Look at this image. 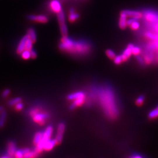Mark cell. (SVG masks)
<instances>
[{
    "mask_svg": "<svg viewBox=\"0 0 158 158\" xmlns=\"http://www.w3.org/2000/svg\"><path fill=\"white\" fill-rule=\"evenodd\" d=\"M98 99L105 114L110 118H115L119 113L115 96L112 89L105 86L101 87L98 93Z\"/></svg>",
    "mask_w": 158,
    "mask_h": 158,
    "instance_id": "6da1fadb",
    "label": "cell"
},
{
    "mask_svg": "<svg viewBox=\"0 0 158 158\" xmlns=\"http://www.w3.org/2000/svg\"><path fill=\"white\" fill-rule=\"evenodd\" d=\"M62 51L76 55H85L91 51L90 44L86 41H74L67 36L63 37L59 44Z\"/></svg>",
    "mask_w": 158,
    "mask_h": 158,
    "instance_id": "7a4b0ae2",
    "label": "cell"
},
{
    "mask_svg": "<svg viewBox=\"0 0 158 158\" xmlns=\"http://www.w3.org/2000/svg\"><path fill=\"white\" fill-rule=\"evenodd\" d=\"M145 25L152 29H154L158 22V12L154 10L145 9L142 12Z\"/></svg>",
    "mask_w": 158,
    "mask_h": 158,
    "instance_id": "3957f363",
    "label": "cell"
},
{
    "mask_svg": "<svg viewBox=\"0 0 158 158\" xmlns=\"http://www.w3.org/2000/svg\"><path fill=\"white\" fill-rule=\"evenodd\" d=\"M30 115L32 117L34 121L41 125L45 123L46 119L48 117V114L39 111L38 109L35 108L30 111Z\"/></svg>",
    "mask_w": 158,
    "mask_h": 158,
    "instance_id": "277c9868",
    "label": "cell"
},
{
    "mask_svg": "<svg viewBox=\"0 0 158 158\" xmlns=\"http://www.w3.org/2000/svg\"><path fill=\"white\" fill-rule=\"evenodd\" d=\"M57 18L58 23L59 25L60 31L63 37L67 36L68 35V29L67 27L66 23V18L64 11L62 10L61 12L57 14Z\"/></svg>",
    "mask_w": 158,
    "mask_h": 158,
    "instance_id": "5b68a950",
    "label": "cell"
},
{
    "mask_svg": "<svg viewBox=\"0 0 158 158\" xmlns=\"http://www.w3.org/2000/svg\"><path fill=\"white\" fill-rule=\"evenodd\" d=\"M27 19L30 21L37 22L38 23H41V24H46L49 21L48 17L45 15L31 14L27 16Z\"/></svg>",
    "mask_w": 158,
    "mask_h": 158,
    "instance_id": "8992f818",
    "label": "cell"
},
{
    "mask_svg": "<svg viewBox=\"0 0 158 158\" xmlns=\"http://www.w3.org/2000/svg\"><path fill=\"white\" fill-rule=\"evenodd\" d=\"M49 8L53 13L56 14L63 10L62 4L59 0H51L49 3Z\"/></svg>",
    "mask_w": 158,
    "mask_h": 158,
    "instance_id": "52a82bcc",
    "label": "cell"
},
{
    "mask_svg": "<svg viewBox=\"0 0 158 158\" xmlns=\"http://www.w3.org/2000/svg\"><path fill=\"white\" fill-rule=\"evenodd\" d=\"M65 130V125L64 123L61 122L60 123L57 128V132H56V140L58 142V143H59L62 142L63 139V133Z\"/></svg>",
    "mask_w": 158,
    "mask_h": 158,
    "instance_id": "ba28073f",
    "label": "cell"
},
{
    "mask_svg": "<svg viewBox=\"0 0 158 158\" xmlns=\"http://www.w3.org/2000/svg\"><path fill=\"white\" fill-rule=\"evenodd\" d=\"M122 11L128 17L135 18L138 20L142 18V14L140 11H136V10H124Z\"/></svg>",
    "mask_w": 158,
    "mask_h": 158,
    "instance_id": "9c48e42d",
    "label": "cell"
},
{
    "mask_svg": "<svg viewBox=\"0 0 158 158\" xmlns=\"http://www.w3.org/2000/svg\"><path fill=\"white\" fill-rule=\"evenodd\" d=\"M127 16L123 12V11H121L120 13V16H119V22H118V25L120 29H124L126 26V21H127Z\"/></svg>",
    "mask_w": 158,
    "mask_h": 158,
    "instance_id": "30bf717a",
    "label": "cell"
},
{
    "mask_svg": "<svg viewBox=\"0 0 158 158\" xmlns=\"http://www.w3.org/2000/svg\"><path fill=\"white\" fill-rule=\"evenodd\" d=\"M80 18V15L76 12L75 10L73 8H70L69 11V15H68V20L70 22H73L77 20Z\"/></svg>",
    "mask_w": 158,
    "mask_h": 158,
    "instance_id": "8fae6325",
    "label": "cell"
},
{
    "mask_svg": "<svg viewBox=\"0 0 158 158\" xmlns=\"http://www.w3.org/2000/svg\"><path fill=\"white\" fill-rule=\"evenodd\" d=\"M28 37L27 34L25 35L20 41L18 47L17 48V52L18 53H21L25 49V44H26V41L28 39Z\"/></svg>",
    "mask_w": 158,
    "mask_h": 158,
    "instance_id": "7c38bea8",
    "label": "cell"
},
{
    "mask_svg": "<svg viewBox=\"0 0 158 158\" xmlns=\"http://www.w3.org/2000/svg\"><path fill=\"white\" fill-rule=\"evenodd\" d=\"M133 46L134 45L133 44H129L128 46H127V48L124 50V51L123 52V53L121 55L123 61L126 60L129 58V56L132 54V49Z\"/></svg>",
    "mask_w": 158,
    "mask_h": 158,
    "instance_id": "4fadbf2b",
    "label": "cell"
},
{
    "mask_svg": "<svg viewBox=\"0 0 158 158\" xmlns=\"http://www.w3.org/2000/svg\"><path fill=\"white\" fill-rule=\"evenodd\" d=\"M58 143L56 139H48L47 140L44 145V150H50L53 149V147Z\"/></svg>",
    "mask_w": 158,
    "mask_h": 158,
    "instance_id": "5bb4252c",
    "label": "cell"
},
{
    "mask_svg": "<svg viewBox=\"0 0 158 158\" xmlns=\"http://www.w3.org/2000/svg\"><path fill=\"white\" fill-rule=\"evenodd\" d=\"M53 128L52 126H48L44 132H43V136L42 139L41 140H44V142H46L47 140L51 139V137L53 133Z\"/></svg>",
    "mask_w": 158,
    "mask_h": 158,
    "instance_id": "9a60e30c",
    "label": "cell"
},
{
    "mask_svg": "<svg viewBox=\"0 0 158 158\" xmlns=\"http://www.w3.org/2000/svg\"><path fill=\"white\" fill-rule=\"evenodd\" d=\"M16 150L17 147L15 143L13 141L10 142L7 145V153L8 154V156L12 157L13 155H14Z\"/></svg>",
    "mask_w": 158,
    "mask_h": 158,
    "instance_id": "2e32d148",
    "label": "cell"
},
{
    "mask_svg": "<svg viewBox=\"0 0 158 158\" xmlns=\"http://www.w3.org/2000/svg\"><path fill=\"white\" fill-rule=\"evenodd\" d=\"M85 101V97H81V98H79L77 99H75L73 100V102L71 104L70 106V108L73 110L76 107L81 105Z\"/></svg>",
    "mask_w": 158,
    "mask_h": 158,
    "instance_id": "e0dca14e",
    "label": "cell"
},
{
    "mask_svg": "<svg viewBox=\"0 0 158 158\" xmlns=\"http://www.w3.org/2000/svg\"><path fill=\"white\" fill-rule=\"evenodd\" d=\"M81 97H85V94L82 91H78V92L73 93L69 94L67 96V98L70 100H74L75 99L81 98Z\"/></svg>",
    "mask_w": 158,
    "mask_h": 158,
    "instance_id": "ac0fdd59",
    "label": "cell"
},
{
    "mask_svg": "<svg viewBox=\"0 0 158 158\" xmlns=\"http://www.w3.org/2000/svg\"><path fill=\"white\" fill-rule=\"evenodd\" d=\"M27 35L28 38L33 42H35L37 41V34L35 29L32 28H30L28 29Z\"/></svg>",
    "mask_w": 158,
    "mask_h": 158,
    "instance_id": "d6986e66",
    "label": "cell"
},
{
    "mask_svg": "<svg viewBox=\"0 0 158 158\" xmlns=\"http://www.w3.org/2000/svg\"><path fill=\"white\" fill-rule=\"evenodd\" d=\"M145 36L152 41H156L157 39H158V34H156V33H153L152 32L150 31H147L145 33Z\"/></svg>",
    "mask_w": 158,
    "mask_h": 158,
    "instance_id": "ffe728a7",
    "label": "cell"
},
{
    "mask_svg": "<svg viewBox=\"0 0 158 158\" xmlns=\"http://www.w3.org/2000/svg\"><path fill=\"white\" fill-rule=\"evenodd\" d=\"M7 117V114L6 111H2L0 112V128H3L5 124Z\"/></svg>",
    "mask_w": 158,
    "mask_h": 158,
    "instance_id": "44dd1931",
    "label": "cell"
},
{
    "mask_svg": "<svg viewBox=\"0 0 158 158\" xmlns=\"http://www.w3.org/2000/svg\"><path fill=\"white\" fill-rule=\"evenodd\" d=\"M42 136H43V133L41 132H38L35 133L34 138V140L33 142L34 143L35 145H37L42 139Z\"/></svg>",
    "mask_w": 158,
    "mask_h": 158,
    "instance_id": "7402d4cb",
    "label": "cell"
},
{
    "mask_svg": "<svg viewBox=\"0 0 158 158\" xmlns=\"http://www.w3.org/2000/svg\"><path fill=\"white\" fill-rule=\"evenodd\" d=\"M148 117L150 119H153L158 117V108L151 110L148 114Z\"/></svg>",
    "mask_w": 158,
    "mask_h": 158,
    "instance_id": "603a6c76",
    "label": "cell"
},
{
    "mask_svg": "<svg viewBox=\"0 0 158 158\" xmlns=\"http://www.w3.org/2000/svg\"><path fill=\"white\" fill-rule=\"evenodd\" d=\"M21 54V57L25 60L29 59L31 58V53H30V51L29 50L25 49Z\"/></svg>",
    "mask_w": 158,
    "mask_h": 158,
    "instance_id": "cb8c5ba5",
    "label": "cell"
},
{
    "mask_svg": "<svg viewBox=\"0 0 158 158\" xmlns=\"http://www.w3.org/2000/svg\"><path fill=\"white\" fill-rule=\"evenodd\" d=\"M21 102V98L20 97H17V98H14L13 99L10 100L8 103V104L10 106H13V105H15V104H17V103Z\"/></svg>",
    "mask_w": 158,
    "mask_h": 158,
    "instance_id": "d4e9b609",
    "label": "cell"
},
{
    "mask_svg": "<svg viewBox=\"0 0 158 158\" xmlns=\"http://www.w3.org/2000/svg\"><path fill=\"white\" fill-rule=\"evenodd\" d=\"M38 153L37 152H36L35 150L34 151H29L28 153H25L24 155V157H27V158H31V157H35L36 156H37Z\"/></svg>",
    "mask_w": 158,
    "mask_h": 158,
    "instance_id": "484cf974",
    "label": "cell"
},
{
    "mask_svg": "<svg viewBox=\"0 0 158 158\" xmlns=\"http://www.w3.org/2000/svg\"><path fill=\"white\" fill-rule=\"evenodd\" d=\"M33 42L29 38H28L27 41H26V44H25V49L31 51L32 49V45H33Z\"/></svg>",
    "mask_w": 158,
    "mask_h": 158,
    "instance_id": "4316f807",
    "label": "cell"
},
{
    "mask_svg": "<svg viewBox=\"0 0 158 158\" xmlns=\"http://www.w3.org/2000/svg\"><path fill=\"white\" fill-rule=\"evenodd\" d=\"M139 26H140V24L138 21H135L129 25V27L132 30H137L138 29H139Z\"/></svg>",
    "mask_w": 158,
    "mask_h": 158,
    "instance_id": "83f0119b",
    "label": "cell"
},
{
    "mask_svg": "<svg viewBox=\"0 0 158 158\" xmlns=\"http://www.w3.org/2000/svg\"><path fill=\"white\" fill-rule=\"evenodd\" d=\"M106 55L110 59H114V57L116 56L115 52L112 50H111V49H108V50H107V51H106Z\"/></svg>",
    "mask_w": 158,
    "mask_h": 158,
    "instance_id": "f1b7e54d",
    "label": "cell"
},
{
    "mask_svg": "<svg viewBox=\"0 0 158 158\" xmlns=\"http://www.w3.org/2000/svg\"><path fill=\"white\" fill-rule=\"evenodd\" d=\"M113 59H114V63H115L116 65H119V64H120V63L123 61L121 55L115 56Z\"/></svg>",
    "mask_w": 158,
    "mask_h": 158,
    "instance_id": "f546056e",
    "label": "cell"
},
{
    "mask_svg": "<svg viewBox=\"0 0 158 158\" xmlns=\"http://www.w3.org/2000/svg\"><path fill=\"white\" fill-rule=\"evenodd\" d=\"M145 100V97L143 96H139L136 100V104L138 105H140L143 104Z\"/></svg>",
    "mask_w": 158,
    "mask_h": 158,
    "instance_id": "4dcf8cb0",
    "label": "cell"
},
{
    "mask_svg": "<svg viewBox=\"0 0 158 158\" xmlns=\"http://www.w3.org/2000/svg\"><path fill=\"white\" fill-rule=\"evenodd\" d=\"M15 156L17 158H21V157H24V153L23 152V150L22 149H20V150H17L15 152V154H14Z\"/></svg>",
    "mask_w": 158,
    "mask_h": 158,
    "instance_id": "1f68e13d",
    "label": "cell"
},
{
    "mask_svg": "<svg viewBox=\"0 0 158 158\" xmlns=\"http://www.w3.org/2000/svg\"><path fill=\"white\" fill-rule=\"evenodd\" d=\"M140 49L138 46H133L132 49V53L134 55H138L140 53Z\"/></svg>",
    "mask_w": 158,
    "mask_h": 158,
    "instance_id": "d6a6232c",
    "label": "cell"
},
{
    "mask_svg": "<svg viewBox=\"0 0 158 158\" xmlns=\"http://www.w3.org/2000/svg\"><path fill=\"white\" fill-rule=\"evenodd\" d=\"M136 60L138 61V62L140 65H142L144 64V59L140 56H139L138 55H136Z\"/></svg>",
    "mask_w": 158,
    "mask_h": 158,
    "instance_id": "836d02e7",
    "label": "cell"
},
{
    "mask_svg": "<svg viewBox=\"0 0 158 158\" xmlns=\"http://www.w3.org/2000/svg\"><path fill=\"white\" fill-rule=\"evenodd\" d=\"M23 107H24V105L21 102H20V103H17V104L15 105V109L17 110H22L23 108Z\"/></svg>",
    "mask_w": 158,
    "mask_h": 158,
    "instance_id": "e575fe53",
    "label": "cell"
},
{
    "mask_svg": "<svg viewBox=\"0 0 158 158\" xmlns=\"http://www.w3.org/2000/svg\"><path fill=\"white\" fill-rule=\"evenodd\" d=\"M10 93V91L8 89H6L5 90H4L2 93V97L4 98L7 97V96H8V95Z\"/></svg>",
    "mask_w": 158,
    "mask_h": 158,
    "instance_id": "d590c367",
    "label": "cell"
},
{
    "mask_svg": "<svg viewBox=\"0 0 158 158\" xmlns=\"http://www.w3.org/2000/svg\"><path fill=\"white\" fill-rule=\"evenodd\" d=\"M30 53H31V58H33V59L37 58V52H36V51H35V50H34V49H32L30 51Z\"/></svg>",
    "mask_w": 158,
    "mask_h": 158,
    "instance_id": "8d00e7d4",
    "label": "cell"
},
{
    "mask_svg": "<svg viewBox=\"0 0 158 158\" xmlns=\"http://www.w3.org/2000/svg\"><path fill=\"white\" fill-rule=\"evenodd\" d=\"M131 157H132V158H141V157H142V156H141V155H140L139 154H133L131 156Z\"/></svg>",
    "mask_w": 158,
    "mask_h": 158,
    "instance_id": "74e56055",
    "label": "cell"
},
{
    "mask_svg": "<svg viewBox=\"0 0 158 158\" xmlns=\"http://www.w3.org/2000/svg\"><path fill=\"white\" fill-rule=\"evenodd\" d=\"M155 31L158 34V22H157V24H156V27H155Z\"/></svg>",
    "mask_w": 158,
    "mask_h": 158,
    "instance_id": "f35d334b",
    "label": "cell"
},
{
    "mask_svg": "<svg viewBox=\"0 0 158 158\" xmlns=\"http://www.w3.org/2000/svg\"><path fill=\"white\" fill-rule=\"evenodd\" d=\"M3 110V108L2 106H0V112H1Z\"/></svg>",
    "mask_w": 158,
    "mask_h": 158,
    "instance_id": "ab89813d",
    "label": "cell"
},
{
    "mask_svg": "<svg viewBox=\"0 0 158 158\" xmlns=\"http://www.w3.org/2000/svg\"><path fill=\"white\" fill-rule=\"evenodd\" d=\"M157 108H158V105H157Z\"/></svg>",
    "mask_w": 158,
    "mask_h": 158,
    "instance_id": "60d3db41",
    "label": "cell"
}]
</instances>
